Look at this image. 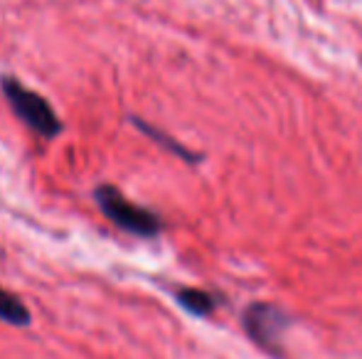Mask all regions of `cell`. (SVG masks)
<instances>
[{
    "label": "cell",
    "instance_id": "obj_1",
    "mask_svg": "<svg viewBox=\"0 0 362 359\" xmlns=\"http://www.w3.org/2000/svg\"><path fill=\"white\" fill-rule=\"evenodd\" d=\"M94 200L96 207L104 212V217L116 224L121 231L139 239H156L163 231V219L151 212L148 207H141L131 202L119 187L114 185H99L94 187Z\"/></svg>",
    "mask_w": 362,
    "mask_h": 359
},
{
    "label": "cell",
    "instance_id": "obj_2",
    "mask_svg": "<svg viewBox=\"0 0 362 359\" xmlns=\"http://www.w3.org/2000/svg\"><path fill=\"white\" fill-rule=\"evenodd\" d=\"M0 91H3L10 111L18 116V121L25 128L42 135V138H54L62 133V121L57 118L49 101L40 96L37 91L25 87L20 79L8 77V74L0 77Z\"/></svg>",
    "mask_w": 362,
    "mask_h": 359
},
{
    "label": "cell",
    "instance_id": "obj_3",
    "mask_svg": "<svg viewBox=\"0 0 362 359\" xmlns=\"http://www.w3.org/2000/svg\"><path fill=\"white\" fill-rule=\"evenodd\" d=\"M242 327L254 345L272 355H281V335L288 327V315L274 303H252L242 315Z\"/></svg>",
    "mask_w": 362,
    "mask_h": 359
},
{
    "label": "cell",
    "instance_id": "obj_4",
    "mask_svg": "<svg viewBox=\"0 0 362 359\" xmlns=\"http://www.w3.org/2000/svg\"><path fill=\"white\" fill-rule=\"evenodd\" d=\"M175 300H177V305L185 308L190 315H197V317L212 315L217 308V298L207 291H200V288H180V291L175 293Z\"/></svg>",
    "mask_w": 362,
    "mask_h": 359
},
{
    "label": "cell",
    "instance_id": "obj_5",
    "mask_svg": "<svg viewBox=\"0 0 362 359\" xmlns=\"http://www.w3.org/2000/svg\"><path fill=\"white\" fill-rule=\"evenodd\" d=\"M0 320L13 327L30 325V308L3 286H0Z\"/></svg>",
    "mask_w": 362,
    "mask_h": 359
},
{
    "label": "cell",
    "instance_id": "obj_6",
    "mask_svg": "<svg viewBox=\"0 0 362 359\" xmlns=\"http://www.w3.org/2000/svg\"><path fill=\"white\" fill-rule=\"evenodd\" d=\"M134 123H136V128H139V130H144L148 138H153L158 145H163V148L170 150V153L180 155V158L185 160V163H197V155L192 153V150H187L185 145L175 143V138H170V135H165L163 130H158V128H153V126H148L144 118H134Z\"/></svg>",
    "mask_w": 362,
    "mask_h": 359
}]
</instances>
